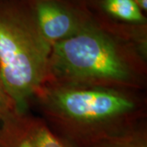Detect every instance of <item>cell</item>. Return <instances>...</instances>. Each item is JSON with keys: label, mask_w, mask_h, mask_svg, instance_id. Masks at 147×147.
Listing matches in <instances>:
<instances>
[{"label": "cell", "mask_w": 147, "mask_h": 147, "mask_svg": "<svg viewBox=\"0 0 147 147\" xmlns=\"http://www.w3.org/2000/svg\"><path fill=\"white\" fill-rule=\"evenodd\" d=\"M0 147H38L34 116L16 111L0 115Z\"/></svg>", "instance_id": "cell-5"}, {"label": "cell", "mask_w": 147, "mask_h": 147, "mask_svg": "<svg viewBox=\"0 0 147 147\" xmlns=\"http://www.w3.org/2000/svg\"><path fill=\"white\" fill-rule=\"evenodd\" d=\"M90 9L107 21L126 26H146V17L133 0H90Z\"/></svg>", "instance_id": "cell-6"}, {"label": "cell", "mask_w": 147, "mask_h": 147, "mask_svg": "<svg viewBox=\"0 0 147 147\" xmlns=\"http://www.w3.org/2000/svg\"><path fill=\"white\" fill-rule=\"evenodd\" d=\"M34 129L38 147H74L56 133L43 119L34 117Z\"/></svg>", "instance_id": "cell-8"}, {"label": "cell", "mask_w": 147, "mask_h": 147, "mask_svg": "<svg viewBox=\"0 0 147 147\" xmlns=\"http://www.w3.org/2000/svg\"><path fill=\"white\" fill-rule=\"evenodd\" d=\"M38 29L52 46L74 36L93 21L83 0H29Z\"/></svg>", "instance_id": "cell-4"}, {"label": "cell", "mask_w": 147, "mask_h": 147, "mask_svg": "<svg viewBox=\"0 0 147 147\" xmlns=\"http://www.w3.org/2000/svg\"><path fill=\"white\" fill-rule=\"evenodd\" d=\"M83 1H84V2H85V3H88V2H89L90 0H83Z\"/></svg>", "instance_id": "cell-11"}, {"label": "cell", "mask_w": 147, "mask_h": 147, "mask_svg": "<svg viewBox=\"0 0 147 147\" xmlns=\"http://www.w3.org/2000/svg\"><path fill=\"white\" fill-rule=\"evenodd\" d=\"M51 51L29 0H0V77L17 113L46 83Z\"/></svg>", "instance_id": "cell-3"}, {"label": "cell", "mask_w": 147, "mask_h": 147, "mask_svg": "<svg viewBox=\"0 0 147 147\" xmlns=\"http://www.w3.org/2000/svg\"><path fill=\"white\" fill-rule=\"evenodd\" d=\"M34 100L47 125L74 147L131 131L146 115V98L136 90L46 82Z\"/></svg>", "instance_id": "cell-2"}, {"label": "cell", "mask_w": 147, "mask_h": 147, "mask_svg": "<svg viewBox=\"0 0 147 147\" xmlns=\"http://www.w3.org/2000/svg\"><path fill=\"white\" fill-rule=\"evenodd\" d=\"M82 147H147L146 126L142 124L131 131L101 138Z\"/></svg>", "instance_id": "cell-7"}, {"label": "cell", "mask_w": 147, "mask_h": 147, "mask_svg": "<svg viewBox=\"0 0 147 147\" xmlns=\"http://www.w3.org/2000/svg\"><path fill=\"white\" fill-rule=\"evenodd\" d=\"M13 111H16L15 105L0 77V115H5Z\"/></svg>", "instance_id": "cell-9"}, {"label": "cell", "mask_w": 147, "mask_h": 147, "mask_svg": "<svg viewBox=\"0 0 147 147\" xmlns=\"http://www.w3.org/2000/svg\"><path fill=\"white\" fill-rule=\"evenodd\" d=\"M93 15L88 26L52 46L46 82L144 89L146 26L119 25Z\"/></svg>", "instance_id": "cell-1"}, {"label": "cell", "mask_w": 147, "mask_h": 147, "mask_svg": "<svg viewBox=\"0 0 147 147\" xmlns=\"http://www.w3.org/2000/svg\"><path fill=\"white\" fill-rule=\"evenodd\" d=\"M136 4H137L140 9L143 11V12H146L147 11V0H133Z\"/></svg>", "instance_id": "cell-10"}]
</instances>
